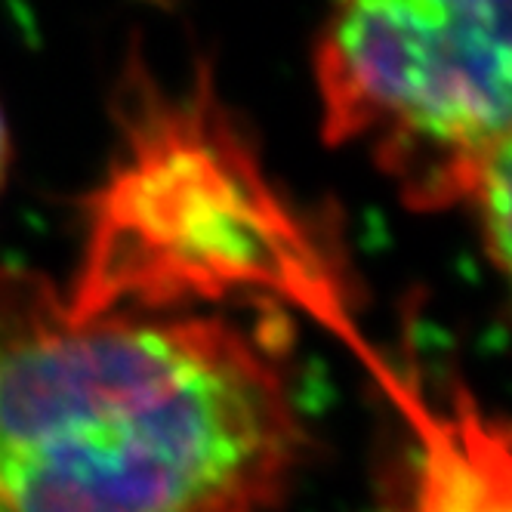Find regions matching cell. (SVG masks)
<instances>
[{"label": "cell", "mask_w": 512, "mask_h": 512, "mask_svg": "<svg viewBox=\"0 0 512 512\" xmlns=\"http://www.w3.org/2000/svg\"><path fill=\"white\" fill-rule=\"evenodd\" d=\"M420 435L414 512H512L509 429L491 420L466 386L448 408L432 411L423 395H401Z\"/></svg>", "instance_id": "277c9868"}, {"label": "cell", "mask_w": 512, "mask_h": 512, "mask_svg": "<svg viewBox=\"0 0 512 512\" xmlns=\"http://www.w3.org/2000/svg\"><path fill=\"white\" fill-rule=\"evenodd\" d=\"M306 451L287 371L232 318H84L0 263V512H269Z\"/></svg>", "instance_id": "6da1fadb"}, {"label": "cell", "mask_w": 512, "mask_h": 512, "mask_svg": "<svg viewBox=\"0 0 512 512\" xmlns=\"http://www.w3.org/2000/svg\"><path fill=\"white\" fill-rule=\"evenodd\" d=\"M10 158H13V142H10L4 108H0V192H4V182H7V173H10Z\"/></svg>", "instance_id": "5b68a950"}, {"label": "cell", "mask_w": 512, "mask_h": 512, "mask_svg": "<svg viewBox=\"0 0 512 512\" xmlns=\"http://www.w3.org/2000/svg\"><path fill=\"white\" fill-rule=\"evenodd\" d=\"M506 4H346L315 41L327 145H364L411 210H466L509 269L512 41Z\"/></svg>", "instance_id": "3957f363"}, {"label": "cell", "mask_w": 512, "mask_h": 512, "mask_svg": "<svg viewBox=\"0 0 512 512\" xmlns=\"http://www.w3.org/2000/svg\"><path fill=\"white\" fill-rule=\"evenodd\" d=\"M121 145L90 198L75 315L287 300L349 331L337 266L272 186L207 65L164 84L139 50L118 90Z\"/></svg>", "instance_id": "7a4b0ae2"}]
</instances>
